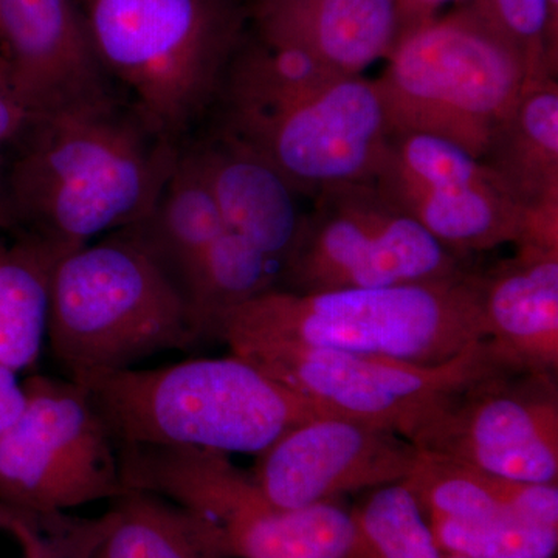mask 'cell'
I'll return each instance as SVG.
<instances>
[{"instance_id":"obj_6","label":"cell","mask_w":558,"mask_h":558,"mask_svg":"<svg viewBox=\"0 0 558 558\" xmlns=\"http://www.w3.org/2000/svg\"><path fill=\"white\" fill-rule=\"evenodd\" d=\"M47 340L69 377L135 368L199 344L182 293L130 229L54 264Z\"/></svg>"},{"instance_id":"obj_23","label":"cell","mask_w":558,"mask_h":558,"mask_svg":"<svg viewBox=\"0 0 558 558\" xmlns=\"http://www.w3.org/2000/svg\"><path fill=\"white\" fill-rule=\"evenodd\" d=\"M116 521L92 558H223L196 517L153 492L113 498Z\"/></svg>"},{"instance_id":"obj_14","label":"cell","mask_w":558,"mask_h":558,"mask_svg":"<svg viewBox=\"0 0 558 558\" xmlns=\"http://www.w3.org/2000/svg\"><path fill=\"white\" fill-rule=\"evenodd\" d=\"M417 458L398 433L330 413L286 432L256 457L252 475L278 508L303 509L403 483Z\"/></svg>"},{"instance_id":"obj_31","label":"cell","mask_w":558,"mask_h":558,"mask_svg":"<svg viewBox=\"0 0 558 558\" xmlns=\"http://www.w3.org/2000/svg\"><path fill=\"white\" fill-rule=\"evenodd\" d=\"M462 2L465 0H398V40L438 17L449 3Z\"/></svg>"},{"instance_id":"obj_17","label":"cell","mask_w":558,"mask_h":558,"mask_svg":"<svg viewBox=\"0 0 558 558\" xmlns=\"http://www.w3.org/2000/svg\"><path fill=\"white\" fill-rule=\"evenodd\" d=\"M186 153L207 183L227 229L255 245L281 275L303 223L299 193L266 161L219 132Z\"/></svg>"},{"instance_id":"obj_10","label":"cell","mask_w":558,"mask_h":558,"mask_svg":"<svg viewBox=\"0 0 558 558\" xmlns=\"http://www.w3.org/2000/svg\"><path fill=\"white\" fill-rule=\"evenodd\" d=\"M230 351L329 413L389 429L411 444L459 391L509 368L488 340L438 365L288 343Z\"/></svg>"},{"instance_id":"obj_27","label":"cell","mask_w":558,"mask_h":558,"mask_svg":"<svg viewBox=\"0 0 558 558\" xmlns=\"http://www.w3.org/2000/svg\"><path fill=\"white\" fill-rule=\"evenodd\" d=\"M520 54L526 81L557 76L558 0H468Z\"/></svg>"},{"instance_id":"obj_16","label":"cell","mask_w":558,"mask_h":558,"mask_svg":"<svg viewBox=\"0 0 558 558\" xmlns=\"http://www.w3.org/2000/svg\"><path fill=\"white\" fill-rule=\"evenodd\" d=\"M255 38L325 68L362 75L398 43V0H250Z\"/></svg>"},{"instance_id":"obj_8","label":"cell","mask_w":558,"mask_h":558,"mask_svg":"<svg viewBox=\"0 0 558 558\" xmlns=\"http://www.w3.org/2000/svg\"><path fill=\"white\" fill-rule=\"evenodd\" d=\"M124 487L170 499L204 524L223 558H343L354 521L339 502L282 509L229 454L117 446Z\"/></svg>"},{"instance_id":"obj_29","label":"cell","mask_w":558,"mask_h":558,"mask_svg":"<svg viewBox=\"0 0 558 558\" xmlns=\"http://www.w3.org/2000/svg\"><path fill=\"white\" fill-rule=\"evenodd\" d=\"M33 116L35 113L28 110L11 86L7 70L0 61V153L5 154L20 140Z\"/></svg>"},{"instance_id":"obj_13","label":"cell","mask_w":558,"mask_h":558,"mask_svg":"<svg viewBox=\"0 0 558 558\" xmlns=\"http://www.w3.org/2000/svg\"><path fill=\"white\" fill-rule=\"evenodd\" d=\"M556 376L495 371L459 391L413 446L501 478L558 484Z\"/></svg>"},{"instance_id":"obj_22","label":"cell","mask_w":558,"mask_h":558,"mask_svg":"<svg viewBox=\"0 0 558 558\" xmlns=\"http://www.w3.org/2000/svg\"><path fill=\"white\" fill-rule=\"evenodd\" d=\"M3 227L0 223V231ZM58 259L49 247L20 231L13 241L0 233V363L16 373L38 363Z\"/></svg>"},{"instance_id":"obj_9","label":"cell","mask_w":558,"mask_h":558,"mask_svg":"<svg viewBox=\"0 0 558 558\" xmlns=\"http://www.w3.org/2000/svg\"><path fill=\"white\" fill-rule=\"evenodd\" d=\"M464 259L396 207L373 182L323 186L304 213L278 289L318 293L458 277Z\"/></svg>"},{"instance_id":"obj_28","label":"cell","mask_w":558,"mask_h":558,"mask_svg":"<svg viewBox=\"0 0 558 558\" xmlns=\"http://www.w3.org/2000/svg\"><path fill=\"white\" fill-rule=\"evenodd\" d=\"M116 521L110 508L97 519L68 512H35L0 502V531L21 548V558H92Z\"/></svg>"},{"instance_id":"obj_20","label":"cell","mask_w":558,"mask_h":558,"mask_svg":"<svg viewBox=\"0 0 558 558\" xmlns=\"http://www.w3.org/2000/svg\"><path fill=\"white\" fill-rule=\"evenodd\" d=\"M403 483L425 515L454 520L519 517L558 527V484L501 478L421 450L413 472Z\"/></svg>"},{"instance_id":"obj_5","label":"cell","mask_w":558,"mask_h":558,"mask_svg":"<svg viewBox=\"0 0 558 558\" xmlns=\"http://www.w3.org/2000/svg\"><path fill=\"white\" fill-rule=\"evenodd\" d=\"M95 54L149 126L179 145L215 105L245 36L242 0H76Z\"/></svg>"},{"instance_id":"obj_3","label":"cell","mask_w":558,"mask_h":558,"mask_svg":"<svg viewBox=\"0 0 558 558\" xmlns=\"http://www.w3.org/2000/svg\"><path fill=\"white\" fill-rule=\"evenodd\" d=\"M69 379L86 389L117 446L258 457L290 428L330 414L233 354Z\"/></svg>"},{"instance_id":"obj_32","label":"cell","mask_w":558,"mask_h":558,"mask_svg":"<svg viewBox=\"0 0 558 558\" xmlns=\"http://www.w3.org/2000/svg\"><path fill=\"white\" fill-rule=\"evenodd\" d=\"M2 179H3V154L0 153V223H3V226H9V222H7L5 208H3Z\"/></svg>"},{"instance_id":"obj_25","label":"cell","mask_w":558,"mask_h":558,"mask_svg":"<svg viewBox=\"0 0 558 558\" xmlns=\"http://www.w3.org/2000/svg\"><path fill=\"white\" fill-rule=\"evenodd\" d=\"M351 515L354 534L343 558H442L427 515L405 483L373 488Z\"/></svg>"},{"instance_id":"obj_19","label":"cell","mask_w":558,"mask_h":558,"mask_svg":"<svg viewBox=\"0 0 558 558\" xmlns=\"http://www.w3.org/2000/svg\"><path fill=\"white\" fill-rule=\"evenodd\" d=\"M526 211L524 231L558 233V81L527 80L484 153Z\"/></svg>"},{"instance_id":"obj_12","label":"cell","mask_w":558,"mask_h":558,"mask_svg":"<svg viewBox=\"0 0 558 558\" xmlns=\"http://www.w3.org/2000/svg\"><path fill=\"white\" fill-rule=\"evenodd\" d=\"M374 185L458 258L520 241L526 211L483 160L447 140L389 134Z\"/></svg>"},{"instance_id":"obj_24","label":"cell","mask_w":558,"mask_h":558,"mask_svg":"<svg viewBox=\"0 0 558 558\" xmlns=\"http://www.w3.org/2000/svg\"><path fill=\"white\" fill-rule=\"evenodd\" d=\"M279 271L241 234L223 229L185 292L197 341L219 340L231 312L277 289Z\"/></svg>"},{"instance_id":"obj_11","label":"cell","mask_w":558,"mask_h":558,"mask_svg":"<svg viewBox=\"0 0 558 558\" xmlns=\"http://www.w3.org/2000/svg\"><path fill=\"white\" fill-rule=\"evenodd\" d=\"M21 417L0 435V502L35 512L119 497V449L86 389L33 374Z\"/></svg>"},{"instance_id":"obj_26","label":"cell","mask_w":558,"mask_h":558,"mask_svg":"<svg viewBox=\"0 0 558 558\" xmlns=\"http://www.w3.org/2000/svg\"><path fill=\"white\" fill-rule=\"evenodd\" d=\"M439 549L468 558H556L558 527L498 517L454 520L427 515Z\"/></svg>"},{"instance_id":"obj_15","label":"cell","mask_w":558,"mask_h":558,"mask_svg":"<svg viewBox=\"0 0 558 558\" xmlns=\"http://www.w3.org/2000/svg\"><path fill=\"white\" fill-rule=\"evenodd\" d=\"M0 61L32 113L116 94L76 0H0Z\"/></svg>"},{"instance_id":"obj_7","label":"cell","mask_w":558,"mask_h":558,"mask_svg":"<svg viewBox=\"0 0 558 558\" xmlns=\"http://www.w3.org/2000/svg\"><path fill=\"white\" fill-rule=\"evenodd\" d=\"M376 81L389 134L447 140L476 159L519 100L526 69L468 0L400 38Z\"/></svg>"},{"instance_id":"obj_30","label":"cell","mask_w":558,"mask_h":558,"mask_svg":"<svg viewBox=\"0 0 558 558\" xmlns=\"http://www.w3.org/2000/svg\"><path fill=\"white\" fill-rule=\"evenodd\" d=\"M24 385L17 380V373L0 363V435L21 417L25 409Z\"/></svg>"},{"instance_id":"obj_21","label":"cell","mask_w":558,"mask_h":558,"mask_svg":"<svg viewBox=\"0 0 558 558\" xmlns=\"http://www.w3.org/2000/svg\"><path fill=\"white\" fill-rule=\"evenodd\" d=\"M171 278L185 299L191 279L226 229L218 205L186 149L153 213L128 227Z\"/></svg>"},{"instance_id":"obj_18","label":"cell","mask_w":558,"mask_h":558,"mask_svg":"<svg viewBox=\"0 0 558 558\" xmlns=\"http://www.w3.org/2000/svg\"><path fill=\"white\" fill-rule=\"evenodd\" d=\"M487 340L512 369L557 374L558 250L517 247L480 274Z\"/></svg>"},{"instance_id":"obj_1","label":"cell","mask_w":558,"mask_h":558,"mask_svg":"<svg viewBox=\"0 0 558 558\" xmlns=\"http://www.w3.org/2000/svg\"><path fill=\"white\" fill-rule=\"evenodd\" d=\"M179 153L116 94L35 113L3 154L7 222L61 259L148 218Z\"/></svg>"},{"instance_id":"obj_2","label":"cell","mask_w":558,"mask_h":558,"mask_svg":"<svg viewBox=\"0 0 558 558\" xmlns=\"http://www.w3.org/2000/svg\"><path fill=\"white\" fill-rule=\"evenodd\" d=\"M216 132L266 161L299 194L373 182L389 135L376 81L244 36L216 97ZM213 105V106H215Z\"/></svg>"},{"instance_id":"obj_4","label":"cell","mask_w":558,"mask_h":558,"mask_svg":"<svg viewBox=\"0 0 558 558\" xmlns=\"http://www.w3.org/2000/svg\"><path fill=\"white\" fill-rule=\"evenodd\" d=\"M227 347L288 343L438 365L487 340L480 274L380 289H271L231 312Z\"/></svg>"}]
</instances>
